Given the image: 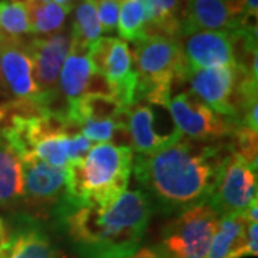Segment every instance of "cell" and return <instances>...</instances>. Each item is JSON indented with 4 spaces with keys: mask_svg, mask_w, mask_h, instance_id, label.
<instances>
[{
    "mask_svg": "<svg viewBox=\"0 0 258 258\" xmlns=\"http://www.w3.org/2000/svg\"><path fill=\"white\" fill-rule=\"evenodd\" d=\"M230 145L179 138L134 158L132 171L152 208L166 215L207 203Z\"/></svg>",
    "mask_w": 258,
    "mask_h": 258,
    "instance_id": "1",
    "label": "cell"
},
{
    "mask_svg": "<svg viewBox=\"0 0 258 258\" xmlns=\"http://www.w3.org/2000/svg\"><path fill=\"white\" fill-rule=\"evenodd\" d=\"M152 210L147 195L134 189L108 205L60 203L52 215L79 258H125L141 248Z\"/></svg>",
    "mask_w": 258,
    "mask_h": 258,
    "instance_id": "2",
    "label": "cell"
},
{
    "mask_svg": "<svg viewBox=\"0 0 258 258\" xmlns=\"http://www.w3.org/2000/svg\"><path fill=\"white\" fill-rule=\"evenodd\" d=\"M134 165L129 145L101 142L81 161L66 166V191L60 201L69 207L108 205L128 191Z\"/></svg>",
    "mask_w": 258,
    "mask_h": 258,
    "instance_id": "3",
    "label": "cell"
},
{
    "mask_svg": "<svg viewBox=\"0 0 258 258\" xmlns=\"http://www.w3.org/2000/svg\"><path fill=\"white\" fill-rule=\"evenodd\" d=\"M134 66L138 75V102L168 108L172 85L186 82V69L176 39L147 35L132 43Z\"/></svg>",
    "mask_w": 258,
    "mask_h": 258,
    "instance_id": "4",
    "label": "cell"
},
{
    "mask_svg": "<svg viewBox=\"0 0 258 258\" xmlns=\"http://www.w3.org/2000/svg\"><path fill=\"white\" fill-rule=\"evenodd\" d=\"M126 113L108 92L86 93L60 109L66 128L96 144L111 142L119 131L126 132Z\"/></svg>",
    "mask_w": 258,
    "mask_h": 258,
    "instance_id": "5",
    "label": "cell"
},
{
    "mask_svg": "<svg viewBox=\"0 0 258 258\" xmlns=\"http://www.w3.org/2000/svg\"><path fill=\"white\" fill-rule=\"evenodd\" d=\"M220 221L208 203L178 212L165 225L159 248L168 258H205Z\"/></svg>",
    "mask_w": 258,
    "mask_h": 258,
    "instance_id": "6",
    "label": "cell"
},
{
    "mask_svg": "<svg viewBox=\"0 0 258 258\" xmlns=\"http://www.w3.org/2000/svg\"><path fill=\"white\" fill-rule=\"evenodd\" d=\"M93 71L126 111L138 103V75L128 43L119 37H99L88 49Z\"/></svg>",
    "mask_w": 258,
    "mask_h": 258,
    "instance_id": "7",
    "label": "cell"
},
{
    "mask_svg": "<svg viewBox=\"0 0 258 258\" xmlns=\"http://www.w3.org/2000/svg\"><path fill=\"white\" fill-rule=\"evenodd\" d=\"M257 166H252L230 147L207 203L218 217L244 212L258 198Z\"/></svg>",
    "mask_w": 258,
    "mask_h": 258,
    "instance_id": "8",
    "label": "cell"
},
{
    "mask_svg": "<svg viewBox=\"0 0 258 258\" xmlns=\"http://www.w3.org/2000/svg\"><path fill=\"white\" fill-rule=\"evenodd\" d=\"M0 74L8 101L53 109L39 91L25 39H2Z\"/></svg>",
    "mask_w": 258,
    "mask_h": 258,
    "instance_id": "9",
    "label": "cell"
},
{
    "mask_svg": "<svg viewBox=\"0 0 258 258\" xmlns=\"http://www.w3.org/2000/svg\"><path fill=\"white\" fill-rule=\"evenodd\" d=\"M166 109L172 116L176 131L184 138L195 142L210 144L230 137L237 126L232 120L212 111L191 91L171 98Z\"/></svg>",
    "mask_w": 258,
    "mask_h": 258,
    "instance_id": "10",
    "label": "cell"
},
{
    "mask_svg": "<svg viewBox=\"0 0 258 258\" xmlns=\"http://www.w3.org/2000/svg\"><path fill=\"white\" fill-rule=\"evenodd\" d=\"M242 74L240 66L198 69L188 74L191 92L212 111L237 125V88Z\"/></svg>",
    "mask_w": 258,
    "mask_h": 258,
    "instance_id": "11",
    "label": "cell"
},
{
    "mask_svg": "<svg viewBox=\"0 0 258 258\" xmlns=\"http://www.w3.org/2000/svg\"><path fill=\"white\" fill-rule=\"evenodd\" d=\"M26 45L39 91L52 106L59 95V75L71 50V30L64 28L49 36H33Z\"/></svg>",
    "mask_w": 258,
    "mask_h": 258,
    "instance_id": "12",
    "label": "cell"
},
{
    "mask_svg": "<svg viewBox=\"0 0 258 258\" xmlns=\"http://www.w3.org/2000/svg\"><path fill=\"white\" fill-rule=\"evenodd\" d=\"M23 165V203L36 211L52 212L63 200L66 174L56 168L29 157L22 159Z\"/></svg>",
    "mask_w": 258,
    "mask_h": 258,
    "instance_id": "13",
    "label": "cell"
},
{
    "mask_svg": "<svg viewBox=\"0 0 258 258\" xmlns=\"http://www.w3.org/2000/svg\"><path fill=\"white\" fill-rule=\"evenodd\" d=\"M184 57L186 78L198 69L237 66L231 32L197 30L178 39Z\"/></svg>",
    "mask_w": 258,
    "mask_h": 258,
    "instance_id": "14",
    "label": "cell"
},
{
    "mask_svg": "<svg viewBox=\"0 0 258 258\" xmlns=\"http://www.w3.org/2000/svg\"><path fill=\"white\" fill-rule=\"evenodd\" d=\"M242 16L244 0H186L181 36L197 30L234 32L242 26Z\"/></svg>",
    "mask_w": 258,
    "mask_h": 258,
    "instance_id": "15",
    "label": "cell"
},
{
    "mask_svg": "<svg viewBox=\"0 0 258 258\" xmlns=\"http://www.w3.org/2000/svg\"><path fill=\"white\" fill-rule=\"evenodd\" d=\"M0 258H59L45 228L33 217H22L13 230H6Z\"/></svg>",
    "mask_w": 258,
    "mask_h": 258,
    "instance_id": "16",
    "label": "cell"
},
{
    "mask_svg": "<svg viewBox=\"0 0 258 258\" xmlns=\"http://www.w3.org/2000/svg\"><path fill=\"white\" fill-rule=\"evenodd\" d=\"M157 115L149 103H135L126 113V134L131 139L132 151L139 155H148L175 142L182 135L174 129L171 134H159L155 129Z\"/></svg>",
    "mask_w": 258,
    "mask_h": 258,
    "instance_id": "17",
    "label": "cell"
},
{
    "mask_svg": "<svg viewBox=\"0 0 258 258\" xmlns=\"http://www.w3.org/2000/svg\"><path fill=\"white\" fill-rule=\"evenodd\" d=\"M95 78L101 76L95 74L88 57V52L71 46L59 75V92L63 95L66 103L75 101L86 93L95 92Z\"/></svg>",
    "mask_w": 258,
    "mask_h": 258,
    "instance_id": "18",
    "label": "cell"
},
{
    "mask_svg": "<svg viewBox=\"0 0 258 258\" xmlns=\"http://www.w3.org/2000/svg\"><path fill=\"white\" fill-rule=\"evenodd\" d=\"M248 221L244 212L220 217L217 230L205 258H245V238Z\"/></svg>",
    "mask_w": 258,
    "mask_h": 258,
    "instance_id": "19",
    "label": "cell"
},
{
    "mask_svg": "<svg viewBox=\"0 0 258 258\" xmlns=\"http://www.w3.org/2000/svg\"><path fill=\"white\" fill-rule=\"evenodd\" d=\"M145 12V36L179 39L184 22V0H139Z\"/></svg>",
    "mask_w": 258,
    "mask_h": 258,
    "instance_id": "20",
    "label": "cell"
},
{
    "mask_svg": "<svg viewBox=\"0 0 258 258\" xmlns=\"http://www.w3.org/2000/svg\"><path fill=\"white\" fill-rule=\"evenodd\" d=\"M23 201V165L9 141L0 132V205L15 207Z\"/></svg>",
    "mask_w": 258,
    "mask_h": 258,
    "instance_id": "21",
    "label": "cell"
},
{
    "mask_svg": "<svg viewBox=\"0 0 258 258\" xmlns=\"http://www.w3.org/2000/svg\"><path fill=\"white\" fill-rule=\"evenodd\" d=\"M74 23L71 28V46L86 50L101 37L96 0H76L74 6Z\"/></svg>",
    "mask_w": 258,
    "mask_h": 258,
    "instance_id": "22",
    "label": "cell"
},
{
    "mask_svg": "<svg viewBox=\"0 0 258 258\" xmlns=\"http://www.w3.org/2000/svg\"><path fill=\"white\" fill-rule=\"evenodd\" d=\"M26 5L30 36H49L64 29L68 13L53 0L47 3L26 2Z\"/></svg>",
    "mask_w": 258,
    "mask_h": 258,
    "instance_id": "23",
    "label": "cell"
},
{
    "mask_svg": "<svg viewBox=\"0 0 258 258\" xmlns=\"http://www.w3.org/2000/svg\"><path fill=\"white\" fill-rule=\"evenodd\" d=\"M0 36L5 39L30 36L26 2L0 0Z\"/></svg>",
    "mask_w": 258,
    "mask_h": 258,
    "instance_id": "24",
    "label": "cell"
},
{
    "mask_svg": "<svg viewBox=\"0 0 258 258\" xmlns=\"http://www.w3.org/2000/svg\"><path fill=\"white\" fill-rule=\"evenodd\" d=\"M145 12L139 0H120L118 33L125 42H137L145 36Z\"/></svg>",
    "mask_w": 258,
    "mask_h": 258,
    "instance_id": "25",
    "label": "cell"
},
{
    "mask_svg": "<svg viewBox=\"0 0 258 258\" xmlns=\"http://www.w3.org/2000/svg\"><path fill=\"white\" fill-rule=\"evenodd\" d=\"M232 142L230 144L231 149L242 157L252 166H257L258 159V132L252 129L237 125L234 132L231 134Z\"/></svg>",
    "mask_w": 258,
    "mask_h": 258,
    "instance_id": "26",
    "label": "cell"
},
{
    "mask_svg": "<svg viewBox=\"0 0 258 258\" xmlns=\"http://www.w3.org/2000/svg\"><path fill=\"white\" fill-rule=\"evenodd\" d=\"M102 33H112L118 28L120 0H96Z\"/></svg>",
    "mask_w": 258,
    "mask_h": 258,
    "instance_id": "27",
    "label": "cell"
},
{
    "mask_svg": "<svg viewBox=\"0 0 258 258\" xmlns=\"http://www.w3.org/2000/svg\"><path fill=\"white\" fill-rule=\"evenodd\" d=\"M92 147V141L85 138L82 134H79V132H71V135L68 138V145H66L68 162L72 164V162H76V161H81L82 158H85V155L89 152V149Z\"/></svg>",
    "mask_w": 258,
    "mask_h": 258,
    "instance_id": "28",
    "label": "cell"
},
{
    "mask_svg": "<svg viewBox=\"0 0 258 258\" xmlns=\"http://www.w3.org/2000/svg\"><path fill=\"white\" fill-rule=\"evenodd\" d=\"M125 258H168L165 252L159 248V245L154 247H145V248H139L137 252H134L132 255Z\"/></svg>",
    "mask_w": 258,
    "mask_h": 258,
    "instance_id": "29",
    "label": "cell"
},
{
    "mask_svg": "<svg viewBox=\"0 0 258 258\" xmlns=\"http://www.w3.org/2000/svg\"><path fill=\"white\" fill-rule=\"evenodd\" d=\"M53 2L57 3V5H59V6H60V8L68 13V15H69V13L74 10L75 2H76V0H53Z\"/></svg>",
    "mask_w": 258,
    "mask_h": 258,
    "instance_id": "30",
    "label": "cell"
},
{
    "mask_svg": "<svg viewBox=\"0 0 258 258\" xmlns=\"http://www.w3.org/2000/svg\"><path fill=\"white\" fill-rule=\"evenodd\" d=\"M5 240H6V228H5V225H3L2 218H0V245L5 242Z\"/></svg>",
    "mask_w": 258,
    "mask_h": 258,
    "instance_id": "31",
    "label": "cell"
},
{
    "mask_svg": "<svg viewBox=\"0 0 258 258\" xmlns=\"http://www.w3.org/2000/svg\"><path fill=\"white\" fill-rule=\"evenodd\" d=\"M2 39H3V37H0V49H2ZM0 95H2V96H6L5 86H3V81H2V74H0Z\"/></svg>",
    "mask_w": 258,
    "mask_h": 258,
    "instance_id": "32",
    "label": "cell"
},
{
    "mask_svg": "<svg viewBox=\"0 0 258 258\" xmlns=\"http://www.w3.org/2000/svg\"><path fill=\"white\" fill-rule=\"evenodd\" d=\"M30 3H47V2H50V0H28Z\"/></svg>",
    "mask_w": 258,
    "mask_h": 258,
    "instance_id": "33",
    "label": "cell"
},
{
    "mask_svg": "<svg viewBox=\"0 0 258 258\" xmlns=\"http://www.w3.org/2000/svg\"><path fill=\"white\" fill-rule=\"evenodd\" d=\"M0 37H2V36H0Z\"/></svg>",
    "mask_w": 258,
    "mask_h": 258,
    "instance_id": "34",
    "label": "cell"
}]
</instances>
